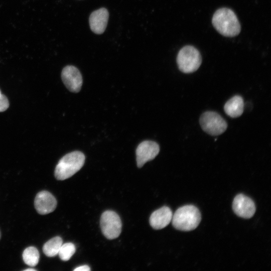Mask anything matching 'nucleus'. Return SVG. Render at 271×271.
<instances>
[{"label":"nucleus","mask_w":271,"mask_h":271,"mask_svg":"<svg viewBox=\"0 0 271 271\" xmlns=\"http://www.w3.org/2000/svg\"><path fill=\"white\" fill-rule=\"evenodd\" d=\"M212 23L214 28L225 37H235L240 32L241 27L236 15L227 8L219 9L214 13Z\"/></svg>","instance_id":"obj_1"},{"label":"nucleus","mask_w":271,"mask_h":271,"mask_svg":"<svg viewBox=\"0 0 271 271\" xmlns=\"http://www.w3.org/2000/svg\"><path fill=\"white\" fill-rule=\"evenodd\" d=\"M172 217L171 209L164 206L152 213L150 217V224L155 229H161L171 222Z\"/></svg>","instance_id":"obj_12"},{"label":"nucleus","mask_w":271,"mask_h":271,"mask_svg":"<svg viewBox=\"0 0 271 271\" xmlns=\"http://www.w3.org/2000/svg\"><path fill=\"white\" fill-rule=\"evenodd\" d=\"M199 122L201 128L211 136H218L223 133L227 127L225 120L214 111H206L200 116Z\"/></svg>","instance_id":"obj_5"},{"label":"nucleus","mask_w":271,"mask_h":271,"mask_svg":"<svg viewBox=\"0 0 271 271\" xmlns=\"http://www.w3.org/2000/svg\"><path fill=\"white\" fill-rule=\"evenodd\" d=\"M75 250L74 244L71 242H67L62 244L58 254L61 260L67 261L74 254Z\"/></svg>","instance_id":"obj_16"},{"label":"nucleus","mask_w":271,"mask_h":271,"mask_svg":"<svg viewBox=\"0 0 271 271\" xmlns=\"http://www.w3.org/2000/svg\"><path fill=\"white\" fill-rule=\"evenodd\" d=\"M1 232H0V239H1Z\"/></svg>","instance_id":"obj_20"},{"label":"nucleus","mask_w":271,"mask_h":271,"mask_svg":"<svg viewBox=\"0 0 271 271\" xmlns=\"http://www.w3.org/2000/svg\"><path fill=\"white\" fill-rule=\"evenodd\" d=\"M232 209L237 216L246 219L252 217L256 209L253 200L243 194H238L234 198Z\"/></svg>","instance_id":"obj_9"},{"label":"nucleus","mask_w":271,"mask_h":271,"mask_svg":"<svg viewBox=\"0 0 271 271\" xmlns=\"http://www.w3.org/2000/svg\"><path fill=\"white\" fill-rule=\"evenodd\" d=\"M24 270H25V271H28V270H30V271H31V270L35 271V270H36L35 269H34V268H30L26 269H25Z\"/></svg>","instance_id":"obj_19"},{"label":"nucleus","mask_w":271,"mask_h":271,"mask_svg":"<svg viewBox=\"0 0 271 271\" xmlns=\"http://www.w3.org/2000/svg\"><path fill=\"white\" fill-rule=\"evenodd\" d=\"M62 80L66 88L71 92H78L82 85V77L79 70L75 66H65L61 72Z\"/></svg>","instance_id":"obj_8"},{"label":"nucleus","mask_w":271,"mask_h":271,"mask_svg":"<svg viewBox=\"0 0 271 271\" xmlns=\"http://www.w3.org/2000/svg\"><path fill=\"white\" fill-rule=\"evenodd\" d=\"M201 219L198 209L192 205H187L178 208L173 215L172 221L177 229L188 231L195 229Z\"/></svg>","instance_id":"obj_2"},{"label":"nucleus","mask_w":271,"mask_h":271,"mask_svg":"<svg viewBox=\"0 0 271 271\" xmlns=\"http://www.w3.org/2000/svg\"><path fill=\"white\" fill-rule=\"evenodd\" d=\"M100 224L103 234L108 239L118 237L121 232V219L114 211H104L101 216Z\"/></svg>","instance_id":"obj_6"},{"label":"nucleus","mask_w":271,"mask_h":271,"mask_svg":"<svg viewBox=\"0 0 271 271\" xmlns=\"http://www.w3.org/2000/svg\"><path fill=\"white\" fill-rule=\"evenodd\" d=\"M61 237L55 236L47 241L43 245V251L49 257H53L58 254L59 249L63 244Z\"/></svg>","instance_id":"obj_14"},{"label":"nucleus","mask_w":271,"mask_h":271,"mask_svg":"<svg viewBox=\"0 0 271 271\" xmlns=\"http://www.w3.org/2000/svg\"><path fill=\"white\" fill-rule=\"evenodd\" d=\"M57 202L54 196L47 191H42L36 196L34 205L37 212L45 215L52 212L56 209Z\"/></svg>","instance_id":"obj_10"},{"label":"nucleus","mask_w":271,"mask_h":271,"mask_svg":"<svg viewBox=\"0 0 271 271\" xmlns=\"http://www.w3.org/2000/svg\"><path fill=\"white\" fill-rule=\"evenodd\" d=\"M90 267L87 265H83L77 267L74 269V271H89Z\"/></svg>","instance_id":"obj_18"},{"label":"nucleus","mask_w":271,"mask_h":271,"mask_svg":"<svg viewBox=\"0 0 271 271\" xmlns=\"http://www.w3.org/2000/svg\"><path fill=\"white\" fill-rule=\"evenodd\" d=\"M243 109V100L239 95H235L231 97L224 106V110L226 114L232 118L240 116L242 114Z\"/></svg>","instance_id":"obj_13"},{"label":"nucleus","mask_w":271,"mask_h":271,"mask_svg":"<svg viewBox=\"0 0 271 271\" xmlns=\"http://www.w3.org/2000/svg\"><path fill=\"white\" fill-rule=\"evenodd\" d=\"M85 159L84 155L79 151L66 154L56 165L55 177L58 180H64L71 177L83 167Z\"/></svg>","instance_id":"obj_3"},{"label":"nucleus","mask_w":271,"mask_h":271,"mask_svg":"<svg viewBox=\"0 0 271 271\" xmlns=\"http://www.w3.org/2000/svg\"><path fill=\"white\" fill-rule=\"evenodd\" d=\"M108 18V11L104 8L92 12L89 18L91 30L96 34H102L106 28Z\"/></svg>","instance_id":"obj_11"},{"label":"nucleus","mask_w":271,"mask_h":271,"mask_svg":"<svg viewBox=\"0 0 271 271\" xmlns=\"http://www.w3.org/2000/svg\"><path fill=\"white\" fill-rule=\"evenodd\" d=\"M202 63V57L199 51L192 46L187 45L182 48L177 56L179 69L184 73L196 71Z\"/></svg>","instance_id":"obj_4"},{"label":"nucleus","mask_w":271,"mask_h":271,"mask_svg":"<svg viewBox=\"0 0 271 271\" xmlns=\"http://www.w3.org/2000/svg\"><path fill=\"white\" fill-rule=\"evenodd\" d=\"M9 106V102L6 96L0 90V112L6 110Z\"/></svg>","instance_id":"obj_17"},{"label":"nucleus","mask_w":271,"mask_h":271,"mask_svg":"<svg viewBox=\"0 0 271 271\" xmlns=\"http://www.w3.org/2000/svg\"><path fill=\"white\" fill-rule=\"evenodd\" d=\"M159 145L153 141H146L139 144L136 149L137 166L141 168L147 162L154 159L159 154Z\"/></svg>","instance_id":"obj_7"},{"label":"nucleus","mask_w":271,"mask_h":271,"mask_svg":"<svg viewBox=\"0 0 271 271\" xmlns=\"http://www.w3.org/2000/svg\"><path fill=\"white\" fill-rule=\"evenodd\" d=\"M22 256L24 262L31 267L35 266L39 262V252L37 248L34 246L26 248L24 250Z\"/></svg>","instance_id":"obj_15"}]
</instances>
